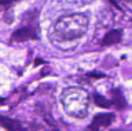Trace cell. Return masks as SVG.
Returning <instances> with one entry per match:
<instances>
[{
	"instance_id": "obj_1",
	"label": "cell",
	"mask_w": 132,
	"mask_h": 131,
	"mask_svg": "<svg viewBox=\"0 0 132 131\" xmlns=\"http://www.w3.org/2000/svg\"><path fill=\"white\" fill-rule=\"evenodd\" d=\"M60 101L65 112L74 119H83L88 116L91 97L85 89L79 86H70L64 89Z\"/></svg>"
},
{
	"instance_id": "obj_5",
	"label": "cell",
	"mask_w": 132,
	"mask_h": 131,
	"mask_svg": "<svg viewBox=\"0 0 132 131\" xmlns=\"http://www.w3.org/2000/svg\"><path fill=\"white\" fill-rule=\"evenodd\" d=\"M31 37H35V33L33 32V31L29 28H23L14 32L13 39L14 40H23L24 39H29Z\"/></svg>"
},
{
	"instance_id": "obj_2",
	"label": "cell",
	"mask_w": 132,
	"mask_h": 131,
	"mask_svg": "<svg viewBox=\"0 0 132 131\" xmlns=\"http://www.w3.org/2000/svg\"><path fill=\"white\" fill-rule=\"evenodd\" d=\"M89 27V18L84 14H72L60 17L53 26L59 41H72L82 38Z\"/></svg>"
},
{
	"instance_id": "obj_9",
	"label": "cell",
	"mask_w": 132,
	"mask_h": 131,
	"mask_svg": "<svg viewBox=\"0 0 132 131\" xmlns=\"http://www.w3.org/2000/svg\"><path fill=\"white\" fill-rule=\"evenodd\" d=\"M126 1H128V3H129V5H130L131 6H132V0H126Z\"/></svg>"
},
{
	"instance_id": "obj_3",
	"label": "cell",
	"mask_w": 132,
	"mask_h": 131,
	"mask_svg": "<svg viewBox=\"0 0 132 131\" xmlns=\"http://www.w3.org/2000/svg\"><path fill=\"white\" fill-rule=\"evenodd\" d=\"M115 120V115L113 113H100L94 117L92 123L88 127L89 129L99 130L110 127Z\"/></svg>"
},
{
	"instance_id": "obj_6",
	"label": "cell",
	"mask_w": 132,
	"mask_h": 131,
	"mask_svg": "<svg viewBox=\"0 0 132 131\" xmlns=\"http://www.w3.org/2000/svg\"><path fill=\"white\" fill-rule=\"evenodd\" d=\"M94 103H95L97 106L101 107V108L104 109H109L112 106V103L111 101L109 99H107L106 97L103 96L101 94H97V93H94Z\"/></svg>"
},
{
	"instance_id": "obj_4",
	"label": "cell",
	"mask_w": 132,
	"mask_h": 131,
	"mask_svg": "<svg viewBox=\"0 0 132 131\" xmlns=\"http://www.w3.org/2000/svg\"><path fill=\"white\" fill-rule=\"evenodd\" d=\"M122 36H123V32L120 29L111 30L104 35L102 40V44L106 46L116 45L122 40Z\"/></svg>"
},
{
	"instance_id": "obj_8",
	"label": "cell",
	"mask_w": 132,
	"mask_h": 131,
	"mask_svg": "<svg viewBox=\"0 0 132 131\" xmlns=\"http://www.w3.org/2000/svg\"><path fill=\"white\" fill-rule=\"evenodd\" d=\"M15 1H17V0H0V7L10 5L11 4H13Z\"/></svg>"
},
{
	"instance_id": "obj_7",
	"label": "cell",
	"mask_w": 132,
	"mask_h": 131,
	"mask_svg": "<svg viewBox=\"0 0 132 131\" xmlns=\"http://www.w3.org/2000/svg\"><path fill=\"white\" fill-rule=\"evenodd\" d=\"M0 123L5 128H8V129H21L22 128L20 126H17L18 124H16L15 121L11 120L9 119H5L3 116H0Z\"/></svg>"
}]
</instances>
